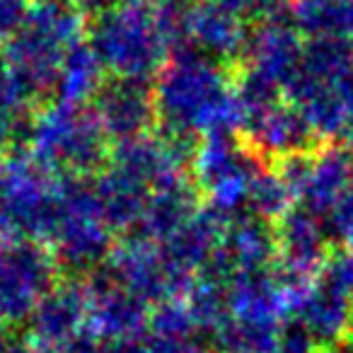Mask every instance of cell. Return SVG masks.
<instances>
[{
  "label": "cell",
  "instance_id": "1",
  "mask_svg": "<svg viewBox=\"0 0 353 353\" xmlns=\"http://www.w3.org/2000/svg\"><path fill=\"white\" fill-rule=\"evenodd\" d=\"M152 353H201V351L187 341H162L160 339L155 343V351Z\"/></svg>",
  "mask_w": 353,
  "mask_h": 353
},
{
  "label": "cell",
  "instance_id": "2",
  "mask_svg": "<svg viewBox=\"0 0 353 353\" xmlns=\"http://www.w3.org/2000/svg\"><path fill=\"white\" fill-rule=\"evenodd\" d=\"M121 353H145V351H143V348H136V346H126Z\"/></svg>",
  "mask_w": 353,
  "mask_h": 353
}]
</instances>
